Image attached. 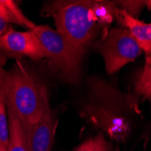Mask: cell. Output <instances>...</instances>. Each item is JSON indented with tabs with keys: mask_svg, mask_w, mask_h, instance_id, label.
<instances>
[{
	"mask_svg": "<svg viewBox=\"0 0 151 151\" xmlns=\"http://www.w3.org/2000/svg\"><path fill=\"white\" fill-rule=\"evenodd\" d=\"M145 6L147 7L148 10H151V0H146V1H145Z\"/></svg>",
	"mask_w": 151,
	"mask_h": 151,
	"instance_id": "obj_17",
	"label": "cell"
},
{
	"mask_svg": "<svg viewBox=\"0 0 151 151\" xmlns=\"http://www.w3.org/2000/svg\"><path fill=\"white\" fill-rule=\"evenodd\" d=\"M136 90L151 101V63L147 62L137 82Z\"/></svg>",
	"mask_w": 151,
	"mask_h": 151,
	"instance_id": "obj_11",
	"label": "cell"
},
{
	"mask_svg": "<svg viewBox=\"0 0 151 151\" xmlns=\"http://www.w3.org/2000/svg\"><path fill=\"white\" fill-rule=\"evenodd\" d=\"M111 4L97 1H55L45 7L56 30L84 54L101 26L111 21Z\"/></svg>",
	"mask_w": 151,
	"mask_h": 151,
	"instance_id": "obj_1",
	"label": "cell"
},
{
	"mask_svg": "<svg viewBox=\"0 0 151 151\" xmlns=\"http://www.w3.org/2000/svg\"><path fill=\"white\" fill-rule=\"evenodd\" d=\"M92 151H111V145H109L103 135L99 134L94 138V147Z\"/></svg>",
	"mask_w": 151,
	"mask_h": 151,
	"instance_id": "obj_13",
	"label": "cell"
},
{
	"mask_svg": "<svg viewBox=\"0 0 151 151\" xmlns=\"http://www.w3.org/2000/svg\"><path fill=\"white\" fill-rule=\"evenodd\" d=\"M94 48L103 57L106 71L113 74L142 53V49L127 28H112L95 43Z\"/></svg>",
	"mask_w": 151,
	"mask_h": 151,
	"instance_id": "obj_4",
	"label": "cell"
},
{
	"mask_svg": "<svg viewBox=\"0 0 151 151\" xmlns=\"http://www.w3.org/2000/svg\"><path fill=\"white\" fill-rule=\"evenodd\" d=\"M32 31L39 39L52 66L64 81L76 83L80 79L83 54L57 30L48 25H35Z\"/></svg>",
	"mask_w": 151,
	"mask_h": 151,
	"instance_id": "obj_3",
	"label": "cell"
},
{
	"mask_svg": "<svg viewBox=\"0 0 151 151\" xmlns=\"http://www.w3.org/2000/svg\"><path fill=\"white\" fill-rule=\"evenodd\" d=\"M94 147V138L82 142L80 146L74 148L73 151H92Z\"/></svg>",
	"mask_w": 151,
	"mask_h": 151,
	"instance_id": "obj_14",
	"label": "cell"
},
{
	"mask_svg": "<svg viewBox=\"0 0 151 151\" xmlns=\"http://www.w3.org/2000/svg\"><path fill=\"white\" fill-rule=\"evenodd\" d=\"M0 50L10 54H20L39 61L45 57V52L35 33L11 31L0 36Z\"/></svg>",
	"mask_w": 151,
	"mask_h": 151,
	"instance_id": "obj_6",
	"label": "cell"
},
{
	"mask_svg": "<svg viewBox=\"0 0 151 151\" xmlns=\"http://www.w3.org/2000/svg\"><path fill=\"white\" fill-rule=\"evenodd\" d=\"M58 119L50 105L36 123L24 126L27 147L29 151H51Z\"/></svg>",
	"mask_w": 151,
	"mask_h": 151,
	"instance_id": "obj_5",
	"label": "cell"
},
{
	"mask_svg": "<svg viewBox=\"0 0 151 151\" xmlns=\"http://www.w3.org/2000/svg\"><path fill=\"white\" fill-rule=\"evenodd\" d=\"M13 31L12 24H9L4 17L0 16V36Z\"/></svg>",
	"mask_w": 151,
	"mask_h": 151,
	"instance_id": "obj_15",
	"label": "cell"
},
{
	"mask_svg": "<svg viewBox=\"0 0 151 151\" xmlns=\"http://www.w3.org/2000/svg\"><path fill=\"white\" fill-rule=\"evenodd\" d=\"M7 61V57L6 54H4L2 52H0V68H2Z\"/></svg>",
	"mask_w": 151,
	"mask_h": 151,
	"instance_id": "obj_16",
	"label": "cell"
},
{
	"mask_svg": "<svg viewBox=\"0 0 151 151\" xmlns=\"http://www.w3.org/2000/svg\"><path fill=\"white\" fill-rule=\"evenodd\" d=\"M0 151H7V150H6V147H5L1 143H0Z\"/></svg>",
	"mask_w": 151,
	"mask_h": 151,
	"instance_id": "obj_18",
	"label": "cell"
},
{
	"mask_svg": "<svg viewBox=\"0 0 151 151\" xmlns=\"http://www.w3.org/2000/svg\"><path fill=\"white\" fill-rule=\"evenodd\" d=\"M115 16L119 23L127 28L137 41L147 57L151 55V23L142 22L129 16L124 10L115 8Z\"/></svg>",
	"mask_w": 151,
	"mask_h": 151,
	"instance_id": "obj_7",
	"label": "cell"
},
{
	"mask_svg": "<svg viewBox=\"0 0 151 151\" xmlns=\"http://www.w3.org/2000/svg\"><path fill=\"white\" fill-rule=\"evenodd\" d=\"M0 16L11 24L23 25L30 30H33L36 25L24 15L18 5L12 0H0Z\"/></svg>",
	"mask_w": 151,
	"mask_h": 151,
	"instance_id": "obj_9",
	"label": "cell"
},
{
	"mask_svg": "<svg viewBox=\"0 0 151 151\" xmlns=\"http://www.w3.org/2000/svg\"><path fill=\"white\" fill-rule=\"evenodd\" d=\"M147 62H148V63H151V55H150V56H148V57H147Z\"/></svg>",
	"mask_w": 151,
	"mask_h": 151,
	"instance_id": "obj_19",
	"label": "cell"
},
{
	"mask_svg": "<svg viewBox=\"0 0 151 151\" xmlns=\"http://www.w3.org/2000/svg\"><path fill=\"white\" fill-rule=\"evenodd\" d=\"M6 111L9 123V142L7 151H29L27 147L24 129L22 121L14 112L13 109L6 105Z\"/></svg>",
	"mask_w": 151,
	"mask_h": 151,
	"instance_id": "obj_8",
	"label": "cell"
},
{
	"mask_svg": "<svg viewBox=\"0 0 151 151\" xmlns=\"http://www.w3.org/2000/svg\"><path fill=\"white\" fill-rule=\"evenodd\" d=\"M0 91L24 126L36 123L50 105L46 87L19 63L9 72L0 68Z\"/></svg>",
	"mask_w": 151,
	"mask_h": 151,
	"instance_id": "obj_2",
	"label": "cell"
},
{
	"mask_svg": "<svg viewBox=\"0 0 151 151\" xmlns=\"http://www.w3.org/2000/svg\"><path fill=\"white\" fill-rule=\"evenodd\" d=\"M115 3L121 6L120 9L124 10L133 17L139 15L142 8L145 6V1H117Z\"/></svg>",
	"mask_w": 151,
	"mask_h": 151,
	"instance_id": "obj_12",
	"label": "cell"
},
{
	"mask_svg": "<svg viewBox=\"0 0 151 151\" xmlns=\"http://www.w3.org/2000/svg\"><path fill=\"white\" fill-rule=\"evenodd\" d=\"M9 142V123L6 104L3 92L0 91V143L6 148Z\"/></svg>",
	"mask_w": 151,
	"mask_h": 151,
	"instance_id": "obj_10",
	"label": "cell"
}]
</instances>
